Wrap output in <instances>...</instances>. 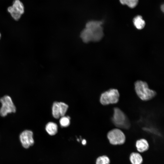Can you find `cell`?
<instances>
[{
	"label": "cell",
	"mask_w": 164,
	"mask_h": 164,
	"mask_svg": "<svg viewBox=\"0 0 164 164\" xmlns=\"http://www.w3.org/2000/svg\"><path fill=\"white\" fill-rule=\"evenodd\" d=\"M110 162L109 158L106 155L99 156L96 160V164H110Z\"/></svg>",
	"instance_id": "16"
},
{
	"label": "cell",
	"mask_w": 164,
	"mask_h": 164,
	"mask_svg": "<svg viewBox=\"0 0 164 164\" xmlns=\"http://www.w3.org/2000/svg\"><path fill=\"white\" fill-rule=\"evenodd\" d=\"M161 9L162 11L163 12L164 11V5H163L161 6Z\"/></svg>",
	"instance_id": "19"
},
{
	"label": "cell",
	"mask_w": 164,
	"mask_h": 164,
	"mask_svg": "<svg viewBox=\"0 0 164 164\" xmlns=\"http://www.w3.org/2000/svg\"><path fill=\"white\" fill-rule=\"evenodd\" d=\"M45 129L49 135H53L57 132L58 126L56 123L52 122H50L46 124L45 126Z\"/></svg>",
	"instance_id": "10"
},
{
	"label": "cell",
	"mask_w": 164,
	"mask_h": 164,
	"mask_svg": "<svg viewBox=\"0 0 164 164\" xmlns=\"http://www.w3.org/2000/svg\"><path fill=\"white\" fill-rule=\"evenodd\" d=\"M133 22L135 26L138 29H142L145 26V22L141 15L135 16L133 19Z\"/></svg>",
	"instance_id": "12"
},
{
	"label": "cell",
	"mask_w": 164,
	"mask_h": 164,
	"mask_svg": "<svg viewBox=\"0 0 164 164\" xmlns=\"http://www.w3.org/2000/svg\"><path fill=\"white\" fill-rule=\"evenodd\" d=\"M60 123L62 127H66L69 126L70 123V117L69 116L61 117L60 120Z\"/></svg>",
	"instance_id": "15"
},
{
	"label": "cell",
	"mask_w": 164,
	"mask_h": 164,
	"mask_svg": "<svg viewBox=\"0 0 164 164\" xmlns=\"http://www.w3.org/2000/svg\"><path fill=\"white\" fill-rule=\"evenodd\" d=\"M135 145L137 150L141 152L147 151L149 148L148 142L144 138L137 140L136 142Z\"/></svg>",
	"instance_id": "9"
},
{
	"label": "cell",
	"mask_w": 164,
	"mask_h": 164,
	"mask_svg": "<svg viewBox=\"0 0 164 164\" xmlns=\"http://www.w3.org/2000/svg\"><path fill=\"white\" fill-rule=\"evenodd\" d=\"M130 160L132 164H142L143 162V158L141 155L136 152L131 154Z\"/></svg>",
	"instance_id": "11"
},
{
	"label": "cell",
	"mask_w": 164,
	"mask_h": 164,
	"mask_svg": "<svg viewBox=\"0 0 164 164\" xmlns=\"http://www.w3.org/2000/svg\"><path fill=\"white\" fill-rule=\"evenodd\" d=\"M52 113L55 118L58 119L61 117L59 102L56 101L53 103L52 108Z\"/></svg>",
	"instance_id": "13"
},
{
	"label": "cell",
	"mask_w": 164,
	"mask_h": 164,
	"mask_svg": "<svg viewBox=\"0 0 164 164\" xmlns=\"http://www.w3.org/2000/svg\"><path fill=\"white\" fill-rule=\"evenodd\" d=\"M135 89L137 96L144 101L152 99L156 94L155 91L149 88L146 82L142 80H138L135 82Z\"/></svg>",
	"instance_id": "2"
},
{
	"label": "cell",
	"mask_w": 164,
	"mask_h": 164,
	"mask_svg": "<svg viewBox=\"0 0 164 164\" xmlns=\"http://www.w3.org/2000/svg\"><path fill=\"white\" fill-rule=\"evenodd\" d=\"M1 34L0 33V39L1 38Z\"/></svg>",
	"instance_id": "20"
},
{
	"label": "cell",
	"mask_w": 164,
	"mask_h": 164,
	"mask_svg": "<svg viewBox=\"0 0 164 164\" xmlns=\"http://www.w3.org/2000/svg\"><path fill=\"white\" fill-rule=\"evenodd\" d=\"M0 116L5 117L8 115L15 113L17 108L12 97L5 94L0 97Z\"/></svg>",
	"instance_id": "3"
},
{
	"label": "cell",
	"mask_w": 164,
	"mask_h": 164,
	"mask_svg": "<svg viewBox=\"0 0 164 164\" xmlns=\"http://www.w3.org/2000/svg\"><path fill=\"white\" fill-rule=\"evenodd\" d=\"M33 132L30 130L26 129L20 134L19 138L22 146L28 149L34 143Z\"/></svg>",
	"instance_id": "8"
},
{
	"label": "cell",
	"mask_w": 164,
	"mask_h": 164,
	"mask_svg": "<svg viewBox=\"0 0 164 164\" xmlns=\"http://www.w3.org/2000/svg\"><path fill=\"white\" fill-rule=\"evenodd\" d=\"M119 93L118 91L115 89L111 88L101 94L100 101L103 105L117 103L119 99Z\"/></svg>",
	"instance_id": "5"
},
{
	"label": "cell",
	"mask_w": 164,
	"mask_h": 164,
	"mask_svg": "<svg viewBox=\"0 0 164 164\" xmlns=\"http://www.w3.org/2000/svg\"><path fill=\"white\" fill-rule=\"evenodd\" d=\"M103 23L102 21L94 20L86 22L79 33L80 42L89 45L100 41L104 35Z\"/></svg>",
	"instance_id": "1"
},
{
	"label": "cell",
	"mask_w": 164,
	"mask_h": 164,
	"mask_svg": "<svg viewBox=\"0 0 164 164\" xmlns=\"http://www.w3.org/2000/svg\"><path fill=\"white\" fill-rule=\"evenodd\" d=\"M112 121L117 127L128 129L130 126V123L125 114L118 108L114 109Z\"/></svg>",
	"instance_id": "4"
},
{
	"label": "cell",
	"mask_w": 164,
	"mask_h": 164,
	"mask_svg": "<svg viewBox=\"0 0 164 164\" xmlns=\"http://www.w3.org/2000/svg\"><path fill=\"white\" fill-rule=\"evenodd\" d=\"M82 144L83 145H85L86 143V141L85 139H83L82 142Z\"/></svg>",
	"instance_id": "18"
},
{
	"label": "cell",
	"mask_w": 164,
	"mask_h": 164,
	"mask_svg": "<svg viewBox=\"0 0 164 164\" xmlns=\"http://www.w3.org/2000/svg\"><path fill=\"white\" fill-rule=\"evenodd\" d=\"M7 11L14 20H18L24 13V5L20 0H14L12 5L8 8Z\"/></svg>",
	"instance_id": "7"
},
{
	"label": "cell",
	"mask_w": 164,
	"mask_h": 164,
	"mask_svg": "<svg viewBox=\"0 0 164 164\" xmlns=\"http://www.w3.org/2000/svg\"><path fill=\"white\" fill-rule=\"evenodd\" d=\"M120 3L122 5H126L129 7L133 8L136 6L138 0H119Z\"/></svg>",
	"instance_id": "14"
},
{
	"label": "cell",
	"mask_w": 164,
	"mask_h": 164,
	"mask_svg": "<svg viewBox=\"0 0 164 164\" xmlns=\"http://www.w3.org/2000/svg\"><path fill=\"white\" fill-rule=\"evenodd\" d=\"M59 105L60 109L61 117L64 116L68 108V105L65 103L59 102Z\"/></svg>",
	"instance_id": "17"
},
{
	"label": "cell",
	"mask_w": 164,
	"mask_h": 164,
	"mask_svg": "<svg viewBox=\"0 0 164 164\" xmlns=\"http://www.w3.org/2000/svg\"><path fill=\"white\" fill-rule=\"evenodd\" d=\"M107 137L110 144L113 145H122L125 141V134L118 128H114L110 131L107 134Z\"/></svg>",
	"instance_id": "6"
}]
</instances>
